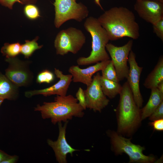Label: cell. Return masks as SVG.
<instances>
[{
	"mask_svg": "<svg viewBox=\"0 0 163 163\" xmlns=\"http://www.w3.org/2000/svg\"><path fill=\"white\" fill-rule=\"evenodd\" d=\"M110 60L98 62L94 65L85 69H81L78 66H72L69 69V72L72 76L74 82H81L87 87L91 83L93 75L96 73L103 70Z\"/></svg>",
	"mask_w": 163,
	"mask_h": 163,
	"instance_id": "9a60e30c",
	"label": "cell"
},
{
	"mask_svg": "<svg viewBox=\"0 0 163 163\" xmlns=\"http://www.w3.org/2000/svg\"><path fill=\"white\" fill-rule=\"evenodd\" d=\"M133 40H129L124 45L117 46L111 43L106 46L114 66L119 82L126 78L129 68L127 65L129 55L133 46Z\"/></svg>",
	"mask_w": 163,
	"mask_h": 163,
	"instance_id": "9c48e42d",
	"label": "cell"
},
{
	"mask_svg": "<svg viewBox=\"0 0 163 163\" xmlns=\"http://www.w3.org/2000/svg\"><path fill=\"white\" fill-rule=\"evenodd\" d=\"M4 100L0 99V107L4 101Z\"/></svg>",
	"mask_w": 163,
	"mask_h": 163,
	"instance_id": "e575fe53",
	"label": "cell"
},
{
	"mask_svg": "<svg viewBox=\"0 0 163 163\" xmlns=\"http://www.w3.org/2000/svg\"><path fill=\"white\" fill-rule=\"evenodd\" d=\"M100 73L94 75L91 84L84 90L86 108L101 112L108 104L110 100L103 92L100 85Z\"/></svg>",
	"mask_w": 163,
	"mask_h": 163,
	"instance_id": "30bf717a",
	"label": "cell"
},
{
	"mask_svg": "<svg viewBox=\"0 0 163 163\" xmlns=\"http://www.w3.org/2000/svg\"><path fill=\"white\" fill-rule=\"evenodd\" d=\"M68 122H64L63 125L62 122L58 123L59 132L56 140L53 141L50 139L47 140L48 145L54 151L56 160L59 163H67L68 154H70L72 156L74 152L79 151L72 147L66 139V131Z\"/></svg>",
	"mask_w": 163,
	"mask_h": 163,
	"instance_id": "8fae6325",
	"label": "cell"
},
{
	"mask_svg": "<svg viewBox=\"0 0 163 163\" xmlns=\"http://www.w3.org/2000/svg\"><path fill=\"white\" fill-rule=\"evenodd\" d=\"M37 1V0H0V4L12 9L14 4L16 2H18L23 5H26L30 4H35Z\"/></svg>",
	"mask_w": 163,
	"mask_h": 163,
	"instance_id": "d4e9b609",
	"label": "cell"
},
{
	"mask_svg": "<svg viewBox=\"0 0 163 163\" xmlns=\"http://www.w3.org/2000/svg\"><path fill=\"white\" fill-rule=\"evenodd\" d=\"M149 124L155 130L159 131L163 130V119L153 120L149 123Z\"/></svg>",
	"mask_w": 163,
	"mask_h": 163,
	"instance_id": "f1b7e54d",
	"label": "cell"
},
{
	"mask_svg": "<svg viewBox=\"0 0 163 163\" xmlns=\"http://www.w3.org/2000/svg\"><path fill=\"white\" fill-rule=\"evenodd\" d=\"M8 66L5 70L6 77L17 87L27 86L33 79V74L29 67L30 62L23 61L16 57L6 58Z\"/></svg>",
	"mask_w": 163,
	"mask_h": 163,
	"instance_id": "ba28073f",
	"label": "cell"
},
{
	"mask_svg": "<svg viewBox=\"0 0 163 163\" xmlns=\"http://www.w3.org/2000/svg\"><path fill=\"white\" fill-rule=\"evenodd\" d=\"M134 9L139 16L153 24L163 18V2L151 0H136Z\"/></svg>",
	"mask_w": 163,
	"mask_h": 163,
	"instance_id": "5bb4252c",
	"label": "cell"
},
{
	"mask_svg": "<svg viewBox=\"0 0 163 163\" xmlns=\"http://www.w3.org/2000/svg\"><path fill=\"white\" fill-rule=\"evenodd\" d=\"M163 81V57L161 56L152 71L148 75L143 83L146 88H157L158 84Z\"/></svg>",
	"mask_w": 163,
	"mask_h": 163,
	"instance_id": "ac0fdd59",
	"label": "cell"
},
{
	"mask_svg": "<svg viewBox=\"0 0 163 163\" xmlns=\"http://www.w3.org/2000/svg\"><path fill=\"white\" fill-rule=\"evenodd\" d=\"M153 25V31L158 37L163 41V18L156 22Z\"/></svg>",
	"mask_w": 163,
	"mask_h": 163,
	"instance_id": "484cf974",
	"label": "cell"
},
{
	"mask_svg": "<svg viewBox=\"0 0 163 163\" xmlns=\"http://www.w3.org/2000/svg\"><path fill=\"white\" fill-rule=\"evenodd\" d=\"M97 19L110 40H116L125 37L136 40L139 37V27L135 15L127 8H112Z\"/></svg>",
	"mask_w": 163,
	"mask_h": 163,
	"instance_id": "6da1fadb",
	"label": "cell"
},
{
	"mask_svg": "<svg viewBox=\"0 0 163 163\" xmlns=\"http://www.w3.org/2000/svg\"><path fill=\"white\" fill-rule=\"evenodd\" d=\"M151 121L163 119V102H162L149 117Z\"/></svg>",
	"mask_w": 163,
	"mask_h": 163,
	"instance_id": "4316f807",
	"label": "cell"
},
{
	"mask_svg": "<svg viewBox=\"0 0 163 163\" xmlns=\"http://www.w3.org/2000/svg\"><path fill=\"white\" fill-rule=\"evenodd\" d=\"M151 0V1H155L160 2H163V0Z\"/></svg>",
	"mask_w": 163,
	"mask_h": 163,
	"instance_id": "836d02e7",
	"label": "cell"
},
{
	"mask_svg": "<svg viewBox=\"0 0 163 163\" xmlns=\"http://www.w3.org/2000/svg\"><path fill=\"white\" fill-rule=\"evenodd\" d=\"M84 27L92 38V50L87 57H81L77 60L79 66H86L110 60L106 46L110 40L105 30L97 18L90 17L86 20Z\"/></svg>",
	"mask_w": 163,
	"mask_h": 163,
	"instance_id": "277c9868",
	"label": "cell"
},
{
	"mask_svg": "<svg viewBox=\"0 0 163 163\" xmlns=\"http://www.w3.org/2000/svg\"><path fill=\"white\" fill-rule=\"evenodd\" d=\"M18 159V157L16 155L10 156L6 159L3 161L2 163H15Z\"/></svg>",
	"mask_w": 163,
	"mask_h": 163,
	"instance_id": "f546056e",
	"label": "cell"
},
{
	"mask_svg": "<svg viewBox=\"0 0 163 163\" xmlns=\"http://www.w3.org/2000/svg\"><path fill=\"white\" fill-rule=\"evenodd\" d=\"M38 39L39 37L37 36L32 40H25V43L21 45V53L25 58H29L36 50L43 47V45L39 46L37 42Z\"/></svg>",
	"mask_w": 163,
	"mask_h": 163,
	"instance_id": "ffe728a7",
	"label": "cell"
},
{
	"mask_svg": "<svg viewBox=\"0 0 163 163\" xmlns=\"http://www.w3.org/2000/svg\"><path fill=\"white\" fill-rule=\"evenodd\" d=\"M129 67L127 82L132 93L137 105L139 108L142 107L143 100L141 94L139 82L143 67L139 66L136 60V54L132 50L130 51L128 60Z\"/></svg>",
	"mask_w": 163,
	"mask_h": 163,
	"instance_id": "4fadbf2b",
	"label": "cell"
},
{
	"mask_svg": "<svg viewBox=\"0 0 163 163\" xmlns=\"http://www.w3.org/2000/svg\"><path fill=\"white\" fill-rule=\"evenodd\" d=\"M24 12L26 17L30 20H36L40 17L39 10L34 4L25 5L24 8Z\"/></svg>",
	"mask_w": 163,
	"mask_h": 163,
	"instance_id": "603a6c76",
	"label": "cell"
},
{
	"mask_svg": "<svg viewBox=\"0 0 163 163\" xmlns=\"http://www.w3.org/2000/svg\"><path fill=\"white\" fill-rule=\"evenodd\" d=\"M86 37L80 30L69 27L60 31L57 35L54 46L57 55H64L69 52L76 54L85 43Z\"/></svg>",
	"mask_w": 163,
	"mask_h": 163,
	"instance_id": "52a82bcc",
	"label": "cell"
},
{
	"mask_svg": "<svg viewBox=\"0 0 163 163\" xmlns=\"http://www.w3.org/2000/svg\"><path fill=\"white\" fill-rule=\"evenodd\" d=\"M101 71V76L104 78L116 82H119L115 68L111 60Z\"/></svg>",
	"mask_w": 163,
	"mask_h": 163,
	"instance_id": "7402d4cb",
	"label": "cell"
},
{
	"mask_svg": "<svg viewBox=\"0 0 163 163\" xmlns=\"http://www.w3.org/2000/svg\"><path fill=\"white\" fill-rule=\"evenodd\" d=\"M119 94V103L115 110L117 122L116 131L124 136L130 137L141 125L142 120L141 108L135 103L127 81L122 86Z\"/></svg>",
	"mask_w": 163,
	"mask_h": 163,
	"instance_id": "7a4b0ae2",
	"label": "cell"
},
{
	"mask_svg": "<svg viewBox=\"0 0 163 163\" xmlns=\"http://www.w3.org/2000/svg\"><path fill=\"white\" fill-rule=\"evenodd\" d=\"M35 111L40 112L43 119H50L55 125L62 122H65L73 117L82 118L84 115V110L76 98L72 95H57L52 102H44L34 108Z\"/></svg>",
	"mask_w": 163,
	"mask_h": 163,
	"instance_id": "3957f363",
	"label": "cell"
},
{
	"mask_svg": "<svg viewBox=\"0 0 163 163\" xmlns=\"http://www.w3.org/2000/svg\"><path fill=\"white\" fill-rule=\"evenodd\" d=\"M21 45L18 42L11 44L5 43L1 49V52L6 58L16 57L21 53Z\"/></svg>",
	"mask_w": 163,
	"mask_h": 163,
	"instance_id": "44dd1931",
	"label": "cell"
},
{
	"mask_svg": "<svg viewBox=\"0 0 163 163\" xmlns=\"http://www.w3.org/2000/svg\"><path fill=\"white\" fill-rule=\"evenodd\" d=\"M76 0H55V17L54 24L59 28L64 23L69 20L74 19L82 21L89 14L87 7L81 3H77Z\"/></svg>",
	"mask_w": 163,
	"mask_h": 163,
	"instance_id": "8992f818",
	"label": "cell"
},
{
	"mask_svg": "<svg viewBox=\"0 0 163 163\" xmlns=\"http://www.w3.org/2000/svg\"><path fill=\"white\" fill-rule=\"evenodd\" d=\"M100 83L104 94L110 99H113L120 93L122 86L119 82L105 79L101 75Z\"/></svg>",
	"mask_w": 163,
	"mask_h": 163,
	"instance_id": "d6986e66",
	"label": "cell"
},
{
	"mask_svg": "<svg viewBox=\"0 0 163 163\" xmlns=\"http://www.w3.org/2000/svg\"><path fill=\"white\" fill-rule=\"evenodd\" d=\"M157 88L160 93L163 94V81L158 84Z\"/></svg>",
	"mask_w": 163,
	"mask_h": 163,
	"instance_id": "1f68e13d",
	"label": "cell"
},
{
	"mask_svg": "<svg viewBox=\"0 0 163 163\" xmlns=\"http://www.w3.org/2000/svg\"><path fill=\"white\" fill-rule=\"evenodd\" d=\"M54 74L59 80L49 87L40 90L29 91L25 92L26 97L29 98L34 95H42L46 97L53 95L66 96L71 82L72 76L70 74L65 75L58 69L55 68Z\"/></svg>",
	"mask_w": 163,
	"mask_h": 163,
	"instance_id": "7c38bea8",
	"label": "cell"
},
{
	"mask_svg": "<svg viewBox=\"0 0 163 163\" xmlns=\"http://www.w3.org/2000/svg\"><path fill=\"white\" fill-rule=\"evenodd\" d=\"M55 77L54 74L51 71L48 69L43 70L37 75L36 82L39 84L50 83L54 80Z\"/></svg>",
	"mask_w": 163,
	"mask_h": 163,
	"instance_id": "cb8c5ba5",
	"label": "cell"
},
{
	"mask_svg": "<svg viewBox=\"0 0 163 163\" xmlns=\"http://www.w3.org/2000/svg\"><path fill=\"white\" fill-rule=\"evenodd\" d=\"M149 99L145 105L141 109L142 120L149 117L159 105L163 102V94L157 88L152 89Z\"/></svg>",
	"mask_w": 163,
	"mask_h": 163,
	"instance_id": "e0dca14e",
	"label": "cell"
},
{
	"mask_svg": "<svg viewBox=\"0 0 163 163\" xmlns=\"http://www.w3.org/2000/svg\"><path fill=\"white\" fill-rule=\"evenodd\" d=\"M75 96L79 104L84 110H86L87 108L85 95L84 90L81 87L79 88Z\"/></svg>",
	"mask_w": 163,
	"mask_h": 163,
	"instance_id": "83f0119b",
	"label": "cell"
},
{
	"mask_svg": "<svg viewBox=\"0 0 163 163\" xmlns=\"http://www.w3.org/2000/svg\"><path fill=\"white\" fill-rule=\"evenodd\" d=\"M106 134L110 139L111 150L116 155H127L129 159V163H153L157 161L154 155H145L143 153L145 147L133 143L131 138H126L110 129L107 130Z\"/></svg>",
	"mask_w": 163,
	"mask_h": 163,
	"instance_id": "5b68a950",
	"label": "cell"
},
{
	"mask_svg": "<svg viewBox=\"0 0 163 163\" xmlns=\"http://www.w3.org/2000/svg\"><path fill=\"white\" fill-rule=\"evenodd\" d=\"M18 88L5 75L0 72V99L15 100L18 96Z\"/></svg>",
	"mask_w": 163,
	"mask_h": 163,
	"instance_id": "2e32d148",
	"label": "cell"
},
{
	"mask_svg": "<svg viewBox=\"0 0 163 163\" xmlns=\"http://www.w3.org/2000/svg\"><path fill=\"white\" fill-rule=\"evenodd\" d=\"M100 0H94V1L95 4L99 6L101 9L103 10L102 7L100 3Z\"/></svg>",
	"mask_w": 163,
	"mask_h": 163,
	"instance_id": "d6a6232c",
	"label": "cell"
},
{
	"mask_svg": "<svg viewBox=\"0 0 163 163\" xmlns=\"http://www.w3.org/2000/svg\"><path fill=\"white\" fill-rule=\"evenodd\" d=\"M10 155L0 149V163H2L3 161L6 159Z\"/></svg>",
	"mask_w": 163,
	"mask_h": 163,
	"instance_id": "4dcf8cb0",
	"label": "cell"
}]
</instances>
